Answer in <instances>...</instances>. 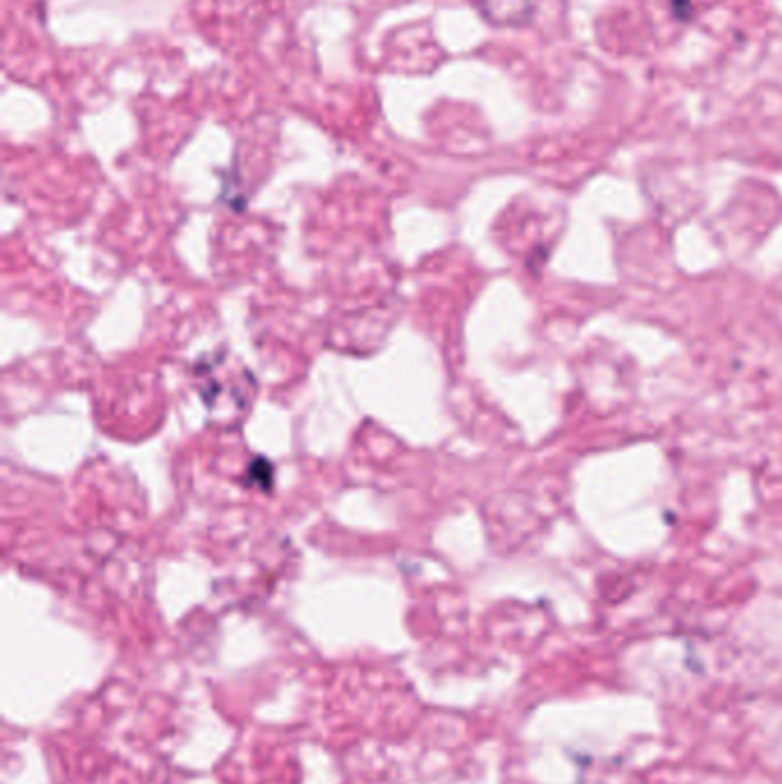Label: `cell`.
Returning a JSON list of instances; mask_svg holds the SVG:
<instances>
[{
  "label": "cell",
  "mask_w": 782,
  "mask_h": 784,
  "mask_svg": "<svg viewBox=\"0 0 782 784\" xmlns=\"http://www.w3.org/2000/svg\"><path fill=\"white\" fill-rule=\"evenodd\" d=\"M677 19H691V0H670Z\"/></svg>",
  "instance_id": "obj_1"
}]
</instances>
